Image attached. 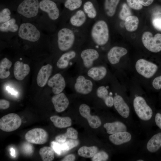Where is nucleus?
Masks as SVG:
<instances>
[{
	"instance_id": "f257e3e1",
	"label": "nucleus",
	"mask_w": 161,
	"mask_h": 161,
	"mask_svg": "<svg viewBox=\"0 0 161 161\" xmlns=\"http://www.w3.org/2000/svg\"><path fill=\"white\" fill-rule=\"evenodd\" d=\"M39 0H22L16 7L15 11L21 18L22 22H33L40 13Z\"/></svg>"
},
{
	"instance_id": "f03ea898",
	"label": "nucleus",
	"mask_w": 161,
	"mask_h": 161,
	"mask_svg": "<svg viewBox=\"0 0 161 161\" xmlns=\"http://www.w3.org/2000/svg\"><path fill=\"white\" fill-rule=\"evenodd\" d=\"M91 38L94 42L99 46L105 44L109 38V31L107 23L99 20L93 25L91 31Z\"/></svg>"
},
{
	"instance_id": "7ed1b4c3",
	"label": "nucleus",
	"mask_w": 161,
	"mask_h": 161,
	"mask_svg": "<svg viewBox=\"0 0 161 161\" xmlns=\"http://www.w3.org/2000/svg\"><path fill=\"white\" fill-rule=\"evenodd\" d=\"M16 13L9 20L0 24V38H14L18 34L22 22Z\"/></svg>"
},
{
	"instance_id": "20e7f679",
	"label": "nucleus",
	"mask_w": 161,
	"mask_h": 161,
	"mask_svg": "<svg viewBox=\"0 0 161 161\" xmlns=\"http://www.w3.org/2000/svg\"><path fill=\"white\" fill-rule=\"evenodd\" d=\"M57 42L59 49L62 51H66L73 45L75 40L74 32L66 27L61 28L57 34Z\"/></svg>"
},
{
	"instance_id": "39448f33",
	"label": "nucleus",
	"mask_w": 161,
	"mask_h": 161,
	"mask_svg": "<svg viewBox=\"0 0 161 161\" xmlns=\"http://www.w3.org/2000/svg\"><path fill=\"white\" fill-rule=\"evenodd\" d=\"M133 106L136 114L140 119L147 121L151 118L152 110L143 97L140 96L135 97L133 100Z\"/></svg>"
},
{
	"instance_id": "423d86ee",
	"label": "nucleus",
	"mask_w": 161,
	"mask_h": 161,
	"mask_svg": "<svg viewBox=\"0 0 161 161\" xmlns=\"http://www.w3.org/2000/svg\"><path fill=\"white\" fill-rule=\"evenodd\" d=\"M142 43L145 47L152 52L157 53L161 51V34L158 33L154 36L149 31L144 32L142 37Z\"/></svg>"
},
{
	"instance_id": "0eeeda50",
	"label": "nucleus",
	"mask_w": 161,
	"mask_h": 161,
	"mask_svg": "<svg viewBox=\"0 0 161 161\" xmlns=\"http://www.w3.org/2000/svg\"><path fill=\"white\" fill-rule=\"evenodd\" d=\"M21 120L17 114L10 113L0 119V129L6 132H11L18 129L21 124Z\"/></svg>"
},
{
	"instance_id": "6e6552de",
	"label": "nucleus",
	"mask_w": 161,
	"mask_h": 161,
	"mask_svg": "<svg viewBox=\"0 0 161 161\" xmlns=\"http://www.w3.org/2000/svg\"><path fill=\"white\" fill-rule=\"evenodd\" d=\"M40 11L44 13L49 20H57L60 16V10L56 4L52 0H41L39 2Z\"/></svg>"
},
{
	"instance_id": "1a4fd4ad",
	"label": "nucleus",
	"mask_w": 161,
	"mask_h": 161,
	"mask_svg": "<svg viewBox=\"0 0 161 161\" xmlns=\"http://www.w3.org/2000/svg\"><path fill=\"white\" fill-rule=\"evenodd\" d=\"M135 67L138 74L146 78L152 77L158 68L156 64L144 59L138 60L135 64Z\"/></svg>"
},
{
	"instance_id": "9d476101",
	"label": "nucleus",
	"mask_w": 161,
	"mask_h": 161,
	"mask_svg": "<svg viewBox=\"0 0 161 161\" xmlns=\"http://www.w3.org/2000/svg\"><path fill=\"white\" fill-rule=\"evenodd\" d=\"M25 138L29 143L41 145L47 142L48 134L44 129L35 128L28 131L25 135Z\"/></svg>"
},
{
	"instance_id": "9b49d317",
	"label": "nucleus",
	"mask_w": 161,
	"mask_h": 161,
	"mask_svg": "<svg viewBox=\"0 0 161 161\" xmlns=\"http://www.w3.org/2000/svg\"><path fill=\"white\" fill-rule=\"evenodd\" d=\"M79 111L81 116L87 120L91 128L96 129L101 125V121L99 117L90 114V108L88 105L85 104L81 105L79 108Z\"/></svg>"
},
{
	"instance_id": "f8f14e48",
	"label": "nucleus",
	"mask_w": 161,
	"mask_h": 161,
	"mask_svg": "<svg viewBox=\"0 0 161 161\" xmlns=\"http://www.w3.org/2000/svg\"><path fill=\"white\" fill-rule=\"evenodd\" d=\"M48 86L52 88L55 94L61 92L66 86V82L63 77L60 73H57L50 78L47 82Z\"/></svg>"
},
{
	"instance_id": "ddd939ff",
	"label": "nucleus",
	"mask_w": 161,
	"mask_h": 161,
	"mask_svg": "<svg viewBox=\"0 0 161 161\" xmlns=\"http://www.w3.org/2000/svg\"><path fill=\"white\" fill-rule=\"evenodd\" d=\"M93 85L92 82L91 80L86 79L83 76L79 75L76 79L74 88L77 92L86 95L92 91Z\"/></svg>"
},
{
	"instance_id": "4468645a",
	"label": "nucleus",
	"mask_w": 161,
	"mask_h": 161,
	"mask_svg": "<svg viewBox=\"0 0 161 161\" xmlns=\"http://www.w3.org/2000/svg\"><path fill=\"white\" fill-rule=\"evenodd\" d=\"M128 53L127 49L125 48L114 46L111 48L107 54V58L112 64L118 63L121 58Z\"/></svg>"
},
{
	"instance_id": "2eb2a0df",
	"label": "nucleus",
	"mask_w": 161,
	"mask_h": 161,
	"mask_svg": "<svg viewBox=\"0 0 161 161\" xmlns=\"http://www.w3.org/2000/svg\"><path fill=\"white\" fill-rule=\"evenodd\" d=\"M51 100L56 111L58 112H62L66 110L69 104L68 98L63 92L53 96Z\"/></svg>"
},
{
	"instance_id": "dca6fc26",
	"label": "nucleus",
	"mask_w": 161,
	"mask_h": 161,
	"mask_svg": "<svg viewBox=\"0 0 161 161\" xmlns=\"http://www.w3.org/2000/svg\"><path fill=\"white\" fill-rule=\"evenodd\" d=\"M80 56L84 66L87 68H89L92 65L94 61L98 58L99 54L95 49H87L82 52Z\"/></svg>"
},
{
	"instance_id": "f3484780",
	"label": "nucleus",
	"mask_w": 161,
	"mask_h": 161,
	"mask_svg": "<svg viewBox=\"0 0 161 161\" xmlns=\"http://www.w3.org/2000/svg\"><path fill=\"white\" fill-rule=\"evenodd\" d=\"M114 105L118 113L123 118L128 117L130 114V109L123 98L119 95L114 98Z\"/></svg>"
},
{
	"instance_id": "a211bd4d",
	"label": "nucleus",
	"mask_w": 161,
	"mask_h": 161,
	"mask_svg": "<svg viewBox=\"0 0 161 161\" xmlns=\"http://www.w3.org/2000/svg\"><path fill=\"white\" fill-rule=\"evenodd\" d=\"M52 69V66L49 64L41 67L36 78L37 84L39 86L42 87L46 85L51 75Z\"/></svg>"
},
{
	"instance_id": "6ab92c4d",
	"label": "nucleus",
	"mask_w": 161,
	"mask_h": 161,
	"mask_svg": "<svg viewBox=\"0 0 161 161\" xmlns=\"http://www.w3.org/2000/svg\"><path fill=\"white\" fill-rule=\"evenodd\" d=\"M30 71V67L27 64L18 61L14 64V75L15 78L18 80H23L29 74Z\"/></svg>"
},
{
	"instance_id": "aec40b11",
	"label": "nucleus",
	"mask_w": 161,
	"mask_h": 161,
	"mask_svg": "<svg viewBox=\"0 0 161 161\" xmlns=\"http://www.w3.org/2000/svg\"><path fill=\"white\" fill-rule=\"evenodd\" d=\"M130 134L126 131L118 132L109 136V139L113 144L117 145L129 141L131 139Z\"/></svg>"
},
{
	"instance_id": "412c9836",
	"label": "nucleus",
	"mask_w": 161,
	"mask_h": 161,
	"mask_svg": "<svg viewBox=\"0 0 161 161\" xmlns=\"http://www.w3.org/2000/svg\"><path fill=\"white\" fill-rule=\"evenodd\" d=\"M107 70L104 66H101L92 67L87 72V75L94 80L98 81L101 80L106 76Z\"/></svg>"
},
{
	"instance_id": "4be33fe9",
	"label": "nucleus",
	"mask_w": 161,
	"mask_h": 161,
	"mask_svg": "<svg viewBox=\"0 0 161 161\" xmlns=\"http://www.w3.org/2000/svg\"><path fill=\"white\" fill-rule=\"evenodd\" d=\"M103 127L107 132L111 134L118 132L126 131L127 130L126 126L120 121L107 123L104 124Z\"/></svg>"
},
{
	"instance_id": "5701e85b",
	"label": "nucleus",
	"mask_w": 161,
	"mask_h": 161,
	"mask_svg": "<svg viewBox=\"0 0 161 161\" xmlns=\"http://www.w3.org/2000/svg\"><path fill=\"white\" fill-rule=\"evenodd\" d=\"M86 19V15L84 11L82 10H79L71 16L69 21L72 26L79 27L84 24Z\"/></svg>"
},
{
	"instance_id": "b1692460",
	"label": "nucleus",
	"mask_w": 161,
	"mask_h": 161,
	"mask_svg": "<svg viewBox=\"0 0 161 161\" xmlns=\"http://www.w3.org/2000/svg\"><path fill=\"white\" fill-rule=\"evenodd\" d=\"M161 147V132L153 135L149 140L147 144L148 151L151 153L157 151Z\"/></svg>"
},
{
	"instance_id": "393cba45",
	"label": "nucleus",
	"mask_w": 161,
	"mask_h": 161,
	"mask_svg": "<svg viewBox=\"0 0 161 161\" xmlns=\"http://www.w3.org/2000/svg\"><path fill=\"white\" fill-rule=\"evenodd\" d=\"M96 93L97 97L103 100L107 106L111 107L114 105V98L109 95L106 87L103 86H100L97 89Z\"/></svg>"
},
{
	"instance_id": "a878e982",
	"label": "nucleus",
	"mask_w": 161,
	"mask_h": 161,
	"mask_svg": "<svg viewBox=\"0 0 161 161\" xmlns=\"http://www.w3.org/2000/svg\"><path fill=\"white\" fill-rule=\"evenodd\" d=\"M76 55V53L73 50L64 53L58 61L56 63L57 66L61 69L66 68L68 66L69 61L75 58Z\"/></svg>"
},
{
	"instance_id": "bb28decb",
	"label": "nucleus",
	"mask_w": 161,
	"mask_h": 161,
	"mask_svg": "<svg viewBox=\"0 0 161 161\" xmlns=\"http://www.w3.org/2000/svg\"><path fill=\"white\" fill-rule=\"evenodd\" d=\"M50 120L55 126L59 128H66L72 125L71 119L68 117H61L55 115L51 117Z\"/></svg>"
},
{
	"instance_id": "cd10ccee",
	"label": "nucleus",
	"mask_w": 161,
	"mask_h": 161,
	"mask_svg": "<svg viewBox=\"0 0 161 161\" xmlns=\"http://www.w3.org/2000/svg\"><path fill=\"white\" fill-rule=\"evenodd\" d=\"M78 137V132L77 131L72 127L67 129L66 133L57 136L55 137L56 141L63 143L65 142L67 138L77 139Z\"/></svg>"
},
{
	"instance_id": "c85d7f7f",
	"label": "nucleus",
	"mask_w": 161,
	"mask_h": 161,
	"mask_svg": "<svg viewBox=\"0 0 161 161\" xmlns=\"http://www.w3.org/2000/svg\"><path fill=\"white\" fill-rule=\"evenodd\" d=\"M12 65V62L7 58H4L0 63V78L4 79L8 78L10 75L9 69Z\"/></svg>"
},
{
	"instance_id": "c756f323",
	"label": "nucleus",
	"mask_w": 161,
	"mask_h": 161,
	"mask_svg": "<svg viewBox=\"0 0 161 161\" xmlns=\"http://www.w3.org/2000/svg\"><path fill=\"white\" fill-rule=\"evenodd\" d=\"M120 0H105L104 9L106 15L112 17L115 14Z\"/></svg>"
},
{
	"instance_id": "7c9ffc66",
	"label": "nucleus",
	"mask_w": 161,
	"mask_h": 161,
	"mask_svg": "<svg viewBox=\"0 0 161 161\" xmlns=\"http://www.w3.org/2000/svg\"><path fill=\"white\" fill-rule=\"evenodd\" d=\"M98 150V148L96 146H83L79 149L78 154L79 156L82 157L91 158L93 157L97 153Z\"/></svg>"
},
{
	"instance_id": "2f4dec72",
	"label": "nucleus",
	"mask_w": 161,
	"mask_h": 161,
	"mask_svg": "<svg viewBox=\"0 0 161 161\" xmlns=\"http://www.w3.org/2000/svg\"><path fill=\"white\" fill-rule=\"evenodd\" d=\"M139 23L138 18L135 16H131L125 20L124 25L127 30L133 32L137 29Z\"/></svg>"
},
{
	"instance_id": "473e14b6",
	"label": "nucleus",
	"mask_w": 161,
	"mask_h": 161,
	"mask_svg": "<svg viewBox=\"0 0 161 161\" xmlns=\"http://www.w3.org/2000/svg\"><path fill=\"white\" fill-rule=\"evenodd\" d=\"M51 147L45 146L40 149L39 154L43 161H52L54 157V152Z\"/></svg>"
},
{
	"instance_id": "72a5a7b5",
	"label": "nucleus",
	"mask_w": 161,
	"mask_h": 161,
	"mask_svg": "<svg viewBox=\"0 0 161 161\" xmlns=\"http://www.w3.org/2000/svg\"><path fill=\"white\" fill-rule=\"evenodd\" d=\"M83 11L90 18H94L97 16V10L91 1H88L84 3L83 5Z\"/></svg>"
},
{
	"instance_id": "f704fd0d",
	"label": "nucleus",
	"mask_w": 161,
	"mask_h": 161,
	"mask_svg": "<svg viewBox=\"0 0 161 161\" xmlns=\"http://www.w3.org/2000/svg\"><path fill=\"white\" fill-rule=\"evenodd\" d=\"M14 13L11 9L4 7L1 9L0 11V24L4 23L11 19Z\"/></svg>"
},
{
	"instance_id": "c9c22d12",
	"label": "nucleus",
	"mask_w": 161,
	"mask_h": 161,
	"mask_svg": "<svg viewBox=\"0 0 161 161\" xmlns=\"http://www.w3.org/2000/svg\"><path fill=\"white\" fill-rule=\"evenodd\" d=\"M82 0H66L64 6L66 8L70 10L74 11L79 8L82 5Z\"/></svg>"
},
{
	"instance_id": "e433bc0d",
	"label": "nucleus",
	"mask_w": 161,
	"mask_h": 161,
	"mask_svg": "<svg viewBox=\"0 0 161 161\" xmlns=\"http://www.w3.org/2000/svg\"><path fill=\"white\" fill-rule=\"evenodd\" d=\"M79 142L76 139H71L66 140L63 143H61V146L63 151H69L77 146Z\"/></svg>"
},
{
	"instance_id": "4c0bfd02",
	"label": "nucleus",
	"mask_w": 161,
	"mask_h": 161,
	"mask_svg": "<svg viewBox=\"0 0 161 161\" xmlns=\"http://www.w3.org/2000/svg\"><path fill=\"white\" fill-rule=\"evenodd\" d=\"M151 21L154 28L157 30L161 31V13H153L151 16Z\"/></svg>"
},
{
	"instance_id": "58836bf2",
	"label": "nucleus",
	"mask_w": 161,
	"mask_h": 161,
	"mask_svg": "<svg viewBox=\"0 0 161 161\" xmlns=\"http://www.w3.org/2000/svg\"><path fill=\"white\" fill-rule=\"evenodd\" d=\"M132 13L129 7L126 3L123 4L122 8L119 13V17L120 19L123 21L129 16H132Z\"/></svg>"
},
{
	"instance_id": "ea45409f",
	"label": "nucleus",
	"mask_w": 161,
	"mask_h": 161,
	"mask_svg": "<svg viewBox=\"0 0 161 161\" xmlns=\"http://www.w3.org/2000/svg\"><path fill=\"white\" fill-rule=\"evenodd\" d=\"M109 158L108 154L105 152L101 151L97 153L92 157V161H105Z\"/></svg>"
},
{
	"instance_id": "a19ab883",
	"label": "nucleus",
	"mask_w": 161,
	"mask_h": 161,
	"mask_svg": "<svg viewBox=\"0 0 161 161\" xmlns=\"http://www.w3.org/2000/svg\"><path fill=\"white\" fill-rule=\"evenodd\" d=\"M126 2L129 7L136 10H139L143 8V5L138 0H126Z\"/></svg>"
},
{
	"instance_id": "79ce46f5",
	"label": "nucleus",
	"mask_w": 161,
	"mask_h": 161,
	"mask_svg": "<svg viewBox=\"0 0 161 161\" xmlns=\"http://www.w3.org/2000/svg\"><path fill=\"white\" fill-rule=\"evenodd\" d=\"M51 146L57 154L58 155L61 154L63 151L61 149V143L57 141H52L51 142Z\"/></svg>"
},
{
	"instance_id": "37998d69",
	"label": "nucleus",
	"mask_w": 161,
	"mask_h": 161,
	"mask_svg": "<svg viewBox=\"0 0 161 161\" xmlns=\"http://www.w3.org/2000/svg\"><path fill=\"white\" fill-rule=\"evenodd\" d=\"M152 85L153 87L157 90L161 89V75L155 78L153 80Z\"/></svg>"
},
{
	"instance_id": "c03bdc74",
	"label": "nucleus",
	"mask_w": 161,
	"mask_h": 161,
	"mask_svg": "<svg viewBox=\"0 0 161 161\" xmlns=\"http://www.w3.org/2000/svg\"><path fill=\"white\" fill-rule=\"evenodd\" d=\"M10 106L9 101L3 99L0 100V109H5L8 108Z\"/></svg>"
},
{
	"instance_id": "a18cd8bd",
	"label": "nucleus",
	"mask_w": 161,
	"mask_h": 161,
	"mask_svg": "<svg viewBox=\"0 0 161 161\" xmlns=\"http://www.w3.org/2000/svg\"><path fill=\"white\" fill-rule=\"evenodd\" d=\"M24 151L25 153L27 154H30L33 152V148L32 146L30 144L26 143L24 145Z\"/></svg>"
},
{
	"instance_id": "49530a36",
	"label": "nucleus",
	"mask_w": 161,
	"mask_h": 161,
	"mask_svg": "<svg viewBox=\"0 0 161 161\" xmlns=\"http://www.w3.org/2000/svg\"><path fill=\"white\" fill-rule=\"evenodd\" d=\"M155 120L157 125L161 129V114L159 113L156 114Z\"/></svg>"
},
{
	"instance_id": "de8ad7c7",
	"label": "nucleus",
	"mask_w": 161,
	"mask_h": 161,
	"mask_svg": "<svg viewBox=\"0 0 161 161\" xmlns=\"http://www.w3.org/2000/svg\"><path fill=\"white\" fill-rule=\"evenodd\" d=\"M139 3L143 6H148L151 5L154 0H138Z\"/></svg>"
},
{
	"instance_id": "09e8293b",
	"label": "nucleus",
	"mask_w": 161,
	"mask_h": 161,
	"mask_svg": "<svg viewBox=\"0 0 161 161\" xmlns=\"http://www.w3.org/2000/svg\"><path fill=\"white\" fill-rule=\"evenodd\" d=\"M75 159V157L73 154H69L61 160L62 161H74Z\"/></svg>"
},
{
	"instance_id": "8fccbe9b",
	"label": "nucleus",
	"mask_w": 161,
	"mask_h": 161,
	"mask_svg": "<svg viewBox=\"0 0 161 161\" xmlns=\"http://www.w3.org/2000/svg\"><path fill=\"white\" fill-rule=\"evenodd\" d=\"M7 90L12 95H17L18 94V93L13 90V89L10 88L8 86L7 87Z\"/></svg>"
},
{
	"instance_id": "3c124183",
	"label": "nucleus",
	"mask_w": 161,
	"mask_h": 161,
	"mask_svg": "<svg viewBox=\"0 0 161 161\" xmlns=\"http://www.w3.org/2000/svg\"><path fill=\"white\" fill-rule=\"evenodd\" d=\"M10 151L11 155L13 157H16V153L15 149L13 148H11L10 149Z\"/></svg>"
},
{
	"instance_id": "603ef678",
	"label": "nucleus",
	"mask_w": 161,
	"mask_h": 161,
	"mask_svg": "<svg viewBox=\"0 0 161 161\" xmlns=\"http://www.w3.org/2000/svg\"><path fill=\"white\" fill-rule=\"evenodd\" d=\"M137 161H143L144 160H137Z\"/></svg>"
},
{
	"instance_id": "864d4df0",
	"label": "nucleus",
	"mask_w": 161,
	"mask_h": 161,
	"mask_svg": "<svg viewBox=\"0 0 161 161\" xmlns=\"http://www.w3.org/2000/svg\"></svg>"
}]
</instances>
